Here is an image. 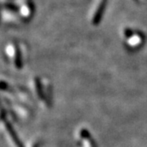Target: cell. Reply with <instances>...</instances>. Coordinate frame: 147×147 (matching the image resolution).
I'll return each instance as SVG.
<instances>
[{"mask_svg": "<svg viewBox=\"0 0 147 147\" xmlns=\"http://www.w3.org/2000/svg\"><path fill=\"white\" fill-rule=\"evenodd\" d=\"M108 0H101V2L99 4V7L97 8V10L96 11L94 16H93V20H92V23L93 25H97L99 24V22L100 21L101 16L103 15V11L105 10V6L107 4Z\"/></svg>", "mask_w": 147, "mask_h": 147, "instance_id": "6da1fadb", "label": "cell"}]
</instances>
